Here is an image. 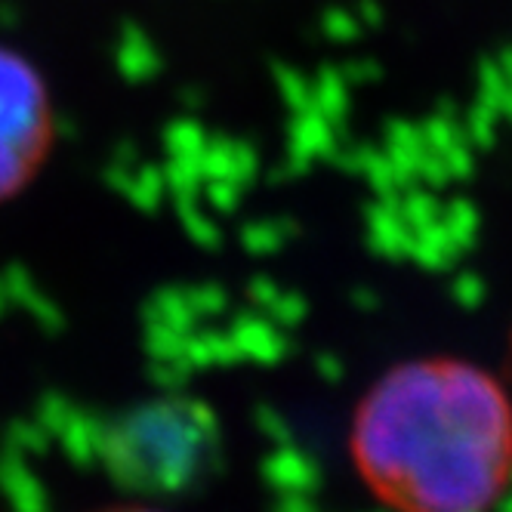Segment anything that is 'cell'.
<instances>
[{
  "instance_id": "obj_1",
  "label": "cell",
  "mask_w": 512,
  "mask_h": 512,
  "mask_svg": "<svg viewBox=\"0 0 512 512\" xmlns=\"http://www.w3.org/2000/svg\"><path fill=\"white\" fill-rule=\"evenodd\" d=\"M349 451L395 512H488L512 475V405L475 364L405 361L358 401Z\"/></svg>"
},
{
  "instance_id": "obj_2",
  "label": "cell",
  "mask_w": 512,
  "mask_h": 512,
  "mask_svg": "<svg viewBox=\"0 0 512 512\" xmlns=\"http://www.w3.org/2000/svg\"><path fill=\"white\" fill-rule=\"evenodd\" d=\"M53 142L50 90L22 53L0 47V201L19 195Z\"/></svg>"
},
{
  "instance_id": "obj_3",
  "label": "cell",
  "mask_w": 512,
  "mask_h": 512,
  "mask_svg": "<svg viewBox=\"0 0 512 512\" xmlns=\"http://www.w3.org/2000/svg\"><path fill=\"white\" fill-rule=\"evenodd\" d=\"M105 512H164V509H155V506H142V503H133V506H115V509H105Z\"/></svg>"
}]
</instances>
